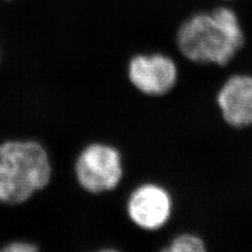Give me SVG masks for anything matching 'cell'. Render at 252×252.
Returning a JSON list of instances; mask_svg holds the SVG:
<instances>
[{
  "mask_svg": "<svg viewBox=\"0 0 252 252\" xmlns=\"http://www.w3.org/2000/svg\"><path fill=\"white\" fill-rule=\"evenodd\" d=\"M75 172L79 185L88 192L113 190L123 177L120 153L107 144H90L78 156Z\"/></svg>",
  "mask_w": 252,
  "mask_h": 252,
  "instance_id": "obj_3",
  "label": "cell"
},
{
  "mask_svg": "<svg viewBox=\"0 0 252 252\" xmlns=\"http://www.w3.org/2000/svg\"><path fill=\"white\" fill-rule=\"evenodd\" d=\"M245 42L240 17L226 6L192 15L181 25L176 38L178 52L184 60L222 67L230 64Z\"/></svg>",
  "mask_w": 252,
  "mask_h": 252,
  "instance_id": "obj_1",
  "label": "cell"
},
{
  "mask_svg": "<svg viewBox=\"0 0 252 252\" xmlns=\"http://www.w3.org/2000/svg\"><path fill=\"white\" fill-rule=\"evenodd\" d=\"M175 202L168 189L147 183L133 190L127 202V214L137 226L145 230H159L171 219Z\"/></svg>",
  "mask_w": 252,
  "mask_h": 252,
  "instance_id": "obj_5",
  "label": "cell"
},
{
  "mask_svg": "<svg viewBox=\"0 0 252 252\" xmlns=\"http://www.w3.org/2000/svg\"><path fill=\"white\" fill-rule=\"evenodd\" d=\"M38 249L39 248L33 243L25 241H15L9 243L0 250L3 252H36Z\"/></svg>",
  "mask_w": 252,
  "mask_h": 252,
  "instance_id": "obj_8",
  "label": "cell"
},
{
  "mask_svg": "<svg viewBox=\"0 0 252 252\" xmlns=\"http://www.w3.org/2000/svg\"><path fill=\"white\" fill-rule=\"evenodd\" d=\"M52 166L37 141L16 140L0 144V202L18 205L49 185Z\"/></svg>",
  "mask_w": 252,
  "mask_h": 252,
  "instance_id": "obj_2",
  "label": "cell"
},
{
  "mask_svg": "<svg viewBox=\"0 0 252 252\" xmlns=\"http://www.w3.org/2000/svg\"><path fill=\"white\" fill-rule=\"evenodd\" d=\"M223 121L232 128L252 127V75L233 73L220 86L216 96Z\"/></svg>",
  "mask_w": 252,
  "mask_h": 252,
  "instance_id": "obj_6",
  "label": "cell"
},
{
  "mask_svg": "<svg viewBox=\"0 0 252 252\" xmlns=\"http://www.w3.org/2000/svg\"><path fill=\"white\" fill-rule=\"evenodd\" d=\"M178 62L166 54L138 55L128 63V78L135 88L152 97L170 94L179 83Z\"/></svg>",
  "mask_w": 252,
  "mask_h": 252,
  "instance_id": "obj_4",
  "label": "cell"
},
{
  "mask_svg": "<svg viewBox=\"0 0 252 252\" xmlns=\"http://www.w3.org/2000/svg\"><path fill=\"white\" fill-rule=\"evenodd\" d=\"M163 252H207L206 242L202 236L190 230L176 233L161 249Z\"/></svg>",
  "mask_w": 252,
  "mask_h": 252,
  "instance_id": "obj_7",
  "label": "cell"
}]
</instances>
